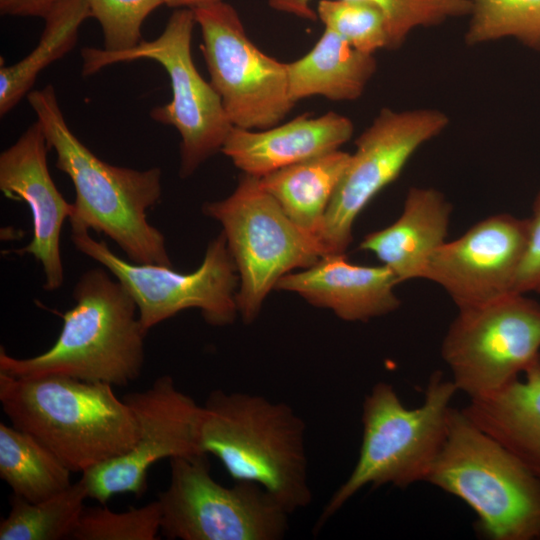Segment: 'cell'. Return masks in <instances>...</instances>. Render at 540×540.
I'll return each instance as SVG.
<instances>
[{"label": "cell", "mask_w": 540, "mask_h": 540, "mask_svg": "<svg viewBox=\"0 0 540 540\" xmlns=\"http://www.w3.org/2000/svg\"><path fill=\"white\" fill-rule=\"evenodd\" d=\"M354 132L352 121L330 111L302 114L270 128L233 127L221 152L244 174L262 177L278 169L338 150Z\"/></svg>", "instance_id": "ac0fdd59"}, {"label": "cell", "mask_w": 540, "mask_h": 540, "mask_svg": "<svg viewBox=\"0 0 540 540\" xmlns=\"http://www.w3.org/2000/svg\"><path fill=\"white\" fill-rule=\"evenodd\" d=\"M203 213L222 226L238 272L236 302L245 323L257 318L284 275L325 255L319 241L290 220L257 176L243 174L228 197L205 203Z\"/></svg>", "instance_id": "52a82bcc"}, {"label": "cell", "mask_w": 540, "mask_h": 540, "mask_svg": "<svg viewBox=\"0 0 540 540\" xmlns=\"http://www.w3.org/2000/svg\"><path fill=\"white\" fill-rule=\"evenodd\" d=\"M317 17L355 49L374 54L389 49L385 15L375 4L361 0H320Z\"/></svg>", "instance_id": "83f0119b"}, {"label": "cell", "mask_w": 540, "mask_h": 540, "mask_svg": "<svg viewBox=\"0 0 540 540\" xmlns=\"http://www.w3.org/2000/svg\"><path fill=\"white\" fill-rule=\"evenodd\" d=\"M457 392L453 381L436 371L429 378L423 403L411 409L391 384H375L363 402L358 460L324 507L320 524L367 485L406 488L426 482L446 441Z\"/></svg>", "instance_id": "5b68a950"}, {"label": "cell", "mask_w": 540, "mask_h": 540, "mask_svg": "<svg viewBox=\"0 0 540 540\" xmlns=\"http://www.w3.org/2000/svg\"><path fill=\"white\" fill-rule=\"evenodd\" d=\"M540 354V305L522 293L458 309L441 355L458 392L493 393L522 375Z\"/></svg>", "instance_id": "8fae6325"}, {"label": "cell", "mask_w": 540, "mask_h": 540, "mask_svg": "<svg viewBox=\"0 0 540 540\" xmlns=\"http://www.w3.org/2000/svg\"><path fill=\"white\" fill-rule=\"evenodd\" d=\"M449 116L434 108H382L355 141V152L327 209L319 242L327 254H345L355 220L394 182L414 153L442 133Z\"/></svg>", "instance_id": "4fadbf2b"}, {"label": "cell", "mask_w": 540, "mask_h": 540, "mask_svg": "<svg viewBox=\"0 0 540 540\" xmlns=\"http://www.w3.org/2000/svg\"><path fill=\"white\" fill-rule=\"evenodd\" d=\"M192 10L210 83L232 124L261 130L281 123L296 104L288 93L286 63L250 40L229 3L220 0Z\"/></svg>", "instance_id": "7c38bea8"}, {"label": "cell", "mask_w": 540, "mask_h": 540, "mask_svg": "<svg viewBox=\"0 0 540 540\" xmlns=\"http://www.w3.org/2000/svg\"><path fill=\"white\" fill-rule=\"evenodd\" d=\"M461 410L540 478V354L520 377Z\"/></svg>", "instance_id": "ffe728a7"}, {"label": "cell", "mask_w": 540, "mask_h": 540, "mask_svg": "<svg viewBox=\"0 0 540 540\" xmlns=\"http://www.w3.org/2000/svg\"><path fill=\"white\" fill-rule=\"evenodd\" d=\"M161 527L158 500L114 512L106 507H84L71 538L74 540H155Z\"/></svg>", "instance_id": "f1b7e54d"}, {"label": "cell", "mask_w": 540, "mask_h": 540, "mask_svg": "<svg viewBox=\"0 0 540 540\" xmlns=\"http://www.w3.org/2000/svg\"><path fill=\"white\" fill-rule=\"evenodd\" d=\"M88 498L81 479L38 502L13 494L11 509L0 522V540L70 539Z\"/></svg>", "instance_id": "d4e9b609"}, {"label": "cell", "mask_w": 540, "mask_h": 540, "mask_svg": "<svg viewBox=\"0 0 540 540\" xmlns=\"http://www.w3.org/2000/svg\"><path fill=\"white\" fill-rule=\"evenodd\" d=\"M160 533L170 540H279L287 510L259 484L218 483L208 454L170 459V481L158 496Z\"/></svg>", "instance_id": "9c48e42d"}, {"label": "cell", "mask_w": 540, "mask_h": 540, "mask_svg": "<svg viewBox=\"0 0 540 540\" xmlns=\"http://www.w3.org/2000/svg\"><path fill=\"white\" fill-rule=\"evenodd\" d=\"M61 0H0L2 15L44 18Z\"/></svg>", "instance_id": "1f68e13d"}, {"label": "cell", "mask_w": 540, "mask_h": 540, "mask_svg": "<svg viewBox=\"0 0 540 540\" xmlns=\"http://www.w3.org/2000/svg\"><path fill=\"white\" fill-rule=\"evenodd\" d=\"M196 24L190 8L176 9L163 32L152 41L142 40L124 52L82 49V74L92 75L119 62L149 59L167 72L172 90L171 101L150 111L156 122L173 126L179 133L182 178L191 176L208 158L221 152L233 129L220 96L197 70L191 52L192 32Z\"/></svg>", "instance_id": "ba28073f"}, {"label": "cell", "mask_w": 540, "mask_h": 540, "mask_svg": "<svg viewBox=\"0 0 540 540\" xmlns=\"http://www.w3.org/2000/svg\"><path fill=\"white\" fill-rule=\"evenodd\" d=\"M529 219L528 244L515 281L514 292L540 293V190L532 206Z\"/></svg>", "instance_id": "4dcf8cb0"}, {"label": "cell", "mask_w": 540, "mask_h": 540, "mask_svg": "<svg viewBox=\"0 0 540 540\" xmlns=\"http://www.w3.org/2000/svg\"><path fill=\"white\" fill-rule=\"evenodd\" d=\"M138 424V437L126 453L82 473L88 498L105 504L112 496L147 488L149 469L165 458L202 453L199 441L202 406L180 391L169 375L143 390L124 395ZM204 453V452H203Z\"/></svg>", "instance_id": "5bb4252c"}, {"label": "cell", "mask_w": 540, "mask_h": 540, "mask_svg": "<svg viewBox=\"0 0 540 540\" xmlns=\"http://www.w3.org/2000/svg\"><path fill=\"white\" fill-rule=\"evenodd\" d=\"M398 283L382 264L357 265L345 254H327L310 267L284 275L275 289L295 292L316 307L330 309L342 320L365 322L400 306L394 291Z\"/></svg>", "instance_id": "e0dca14e"}, {"label": "cell", "mask_w": 540, "mask_h": 540, "mask_svg": "<svg viewBox=\"0 0 540 540\" xmlns=\"http://www.w3.org/2000/svg\"><path fill=\"white\" fill-rule=\"evenodd\" d=\"M271 8L315 21L317 13L312 0H267ZM377 5L384 13L389 49H398L409 34L419 27H432L451 18L467 16L471 11L469 0H361Z\"/></svg>", "instance_id": "484cf974"}, {"label": "cell", "mask_w": 540, "mask_h": 540, "mask_svg": "<svg viewBox=\"0 0 540 540\" xmlns=\"http://www.w3.org/2000/svg\"><path fill=\"white\" fill-rule=\"evenodd\" d=\"M470 20L464 35L467 46L515 38L540 50V0H469Z\"/></svg>", "instance_id": "4316f807"}, {"label": "cell", "mask_w": 540, "mask_h": 540, "mask_svg": "<svg viewBox=\"0 0 540 540\" xmlns=\"http://www.w3.org/2000/svg\"><path fill=\"white\" fill-rule=\"evenodd\" d=\"M199 441L234 481L259 484L289 514L310 505L305 422L286 403L212 391L202 406Z\"/></svg>", "instance_id": "277c9868"}, {"label": "cell", "mask_w": 540, "mask_h": 540, "mask_svg": "<svg viewBox=\"0 0 540 540\" xmlns=\"http://www.w3.org/2000/svg\"><path fill=\"white\" fill-rule=\"evenodd\" d=\"M71 240L79 252L101 264L127 290L147 333L186 309L200 310L212 326L229 325L238 314L239 277L223 232L208 244L200 266L190 273L124 260L86 231L72 232Z\"/></svg>", "instance_id": "30bf717a"}, {"label": "cell", "mask_w": 540, "mask_h": 540, "mask_svg": "<svg viewBox=\"0 0 540 540\" xmlns=\"http://www.w3.org/2000/svg\"><path fill=\"white\" fill-rule=\"evenodd\" d=\"M71 471L30 434L0 423V477L13 494L30 502L69 487Z\"/></svg>", "instance_id": "cb8c5ba5"}, {"label": "cell", "mask_w": 540, "mask_h": 540, "mask_svg": "<svg viewBox=\"0 0 540 540\" xmlns=\"http://www.w3.org/2000/svg\"><path fill=\"white\" fill-rule=\"evenodd\" d=\"M113 277V276H112ZM103 268L85 271L73 289L74 306L63 316L55 343L43 353L16 358L0 348V372L17 378L71 377L127 386L144 364L143 329L136 303Z\"/></svg>", "instance_id": "7a4b0ae2"}, {"label": "cell", "mask_w": 540, "mask_h": 540, "mask_svg": "<svg viewBox=\"0 0 540 540\" xmlns=\"http://www.w3.org/2000/svg\"><path fill=\"white\" fill-rule=\"evenodd\" d=\"M426 482L467 504L491 540L540 539V478L453 409L449 432Z\"/></svg>", "instance_id": "8992f818"}, {"label": "cell", "mask_w": 540, "mask_h": 540, "mask_svg": "<svg viewBox=\"0 0 540 540\" xmlns=\"http://www.w3.org/2000/svg\"><path fill=\"white\" fill-rule=\"evenodd\" d=\"M350 156L338 149L259 177L260 183L299 229L319 241Z\"/></svg>", "instance_id": "7402d4cb"}, {"label": "cell", "mask_w": 540, "mask_h": 540, "mask_svg": "<svg viewBox=\"0 0 540 540\" xmlns=\"http://www.w3.org/2000/svg\"><path fill=\"white\" fill-rule=\"evenodd\" d=\"M90 17L85 0H61L50 10L37 46L15 64L0 68L1 117L27 96L42 70L75 47L80 26Z\"/></svg>", "instance_id": "603a6c76"}, {"label": "cell", "mask_w": 540, "mask_h": 540, "mask_svg": "<svg viewBox=\"0 0 540 540\" xmlns=\"http://www.w3.org/2000/svg\"><path fill=\"white\" fill-rule=\"evenodd\" d=\"M0 402L12 426L42 443L72 473L126 453L138 437L134 413L109 384L0 372Z\"/></svg>", "instance_id": "3957f363"}, {"label": "cell", "mask_w": 540, "mask_h": 540, "mask_svg": "<svg viewBox=\"0 0 540 540\" xmlns=\"http://www.w3.org/2000/svg\"><path fill=\"white\" fill-rule=\"evenodd\" d=\"M288 93L294 103L322 96L330 101H355L377 70L374 54L352 47L325 28L303 57L286 63Z\"/></svg>", "instance_id": "44dd1931"}, {"label": "cell", "mask_w": 540, "mask_h": 540, "mask_svg": "<svg viewBox=\"0 0 540 540\" xmlns=\"http://www.w3.org/2000/svg\"><path fill=\"white\" fill-rule=\"evenodd\" d=\"M529 236V219L507 213L478 221L431 255L424 279L441 286L458 309L514 292Z\"/></svg>", "instance_id": "9a60e30c"}, {"label": "cell", "mask_w": 540, "mask_h": 540, "mask_svg": "<svg viewBox=\"0 0 540 540\" xmlns=\"http://www.w3.org/2000/svg\"><path fill=\"white\" fill-rule=\"evenodd\" d=\"M220 0H165V5L171 8H190L195 9L201 6L212 4Z\"/></svg>", "instance_id": "d6a6232c"}, {"label": "cell", "mask_w": 540, "mask_h": 540, "mask_svg": "<svg viewBox=\"0 0 540 540\" xmlns=\"http://www.w3.org/2000/svg\"><path fill=\"white\" fill-rule=\"evenodd\" d=\"M50 150L38 120L0 154V190L7 198L25 202L32 216V239L19 254L32 255L44 274L43 288L59 289L64 281L61 232L73 212L56 187L47 164Z\"/></svg>", "instance_id": "2e32d148"}, {"label": "cell", "mask_w": 540, "mask_h": 540, "mask_svg": "<svg viewBox=\"0 0 540 540\" xmlns=\"http://www.w3.org/2000/svg\"><path fill=\"white\" fill-rule=\"evenodd\" d=\"M90 16L101 25L104 50L124 52L135 48L143 39L144 20L165 0H85Z\"/></svg>", "instance_id": "f546056e"}, {"label": "cell", "mask_w": 540, "mask_h": 540, "mask_svg": "<svg viewBox=\"0 0 540 540\" xmlns=\"http://www.w3.org/2000/svg\"><path fill=\"white\" fill-rule=\"evenodd\" d=\"M451 212V203L439 190L412 187L398 219L367 234L359 247L373 253L399 283L424 279L431 255L446 242Z\"/></svg>", "instance_id": "d6986e66"}, {"label": "cell", "mask_w": 540, "mask_h": 540, "mask_svg": "<svg viewBox=\"0 0 540 540\" xmlns=\"http://www.w3.org/2000/svg\"><path fill=\"white\" fill-rule=\"evenodd\" d=\"M26 97L56 153L57 169L74 186L72 232L108 236L131 262L173 267L164 235L147 219L161 197V170H136L98 158L69 128L52 85Z\"/></svg>", "instance_id": "6da1fadb"}]
</instances>
